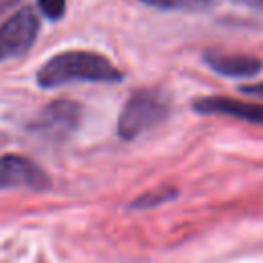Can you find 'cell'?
I'll list each match as a JSON object with an SVG mask.
<instances>
[{"label": "cell", "instance_id": "cell-1", "mask_svg": "<svg viewBox=\"0 0 263 263\" xmlns=\"http://www.w3.org/2000/svg\"><path fill=\"white\" fill-rule=\"evenodd\" d=\"M123 74L101 53L70 49L49 58L37 72L41 88H55L72 82H119Z\"/></svg>", "mask_w": 263, "mask_h": 263}, {"label": "cell", "instance_id": "cell-2", "mask_svg": "<svg viewBox=\"0 0 263 263\" xmlns=\"http://www.w3.org/2000/svg\"><path fill=\"white\" fill-rule=\"evenodd\" d=\"M168 115V99L158 88H140L123 105L117 119V134L123 140H134L150 127L158 125Z\"/></svg>", "mask_w": 263, "mask_h": 263}, {"label": "cell", "instance_id": "cell-3", "mask_svg": "<svg viewBox=\"0 0 263 263\" xmlns=\"http://www.w3.org/2000/svg\"><path fill=\"white\" fill-rule=\"evenodd\" d=\"M39 33V18L33 8H18L0 25V55L2 60L25 55Z\"/></svg>", "mask_w": 263, "mask_h": 263}, {"label": "cell", "instance_id": "cell-4", "mask_svg": "<svg viewBox=\"0 0 263 263\" xmlns=\"http://www.w3.org/2000/svg\"><path fill=\"white\" fill-rule=\"evenodd\" d=\"M47 185H49V177L33 160L18 154L0 156V189H12V187L45 189Z\"/></svg>", "mask_w": 263, "mask_h": 263}, {"label": "cell", "instance_id": "cell-5", "mask_svg": "<svg viewBox=\"0 0 263 263\" xmlns=\"http://www.w3.org/2000/svg\"><path fill=\"white\" fill-rule=\"evenodd\" d=\"M193 109L201 115H226L247 123L263 125V103H249L230 97H201L193 103Z\"/></svg>", "mask_w": 263, "mask_h": 263}, {"label": "cell", "instance_id": "cell-6", "mask_svg": "<svg viewBox=\"0 0 263 263\" xmlns=\"http://www.w3.org/2000/svg\"><path fill=\"white\" fill-rule=\"evenodd\" d=\"M203 62L210 70L228 78H251L263 70V62L257 55H249V53L205 51Z\"/></svg>", "mask_w": 263, "mask_h": 263}, {"label": "cell", "instance_id": "cell-7", "mask_svg": "<svg viewBox=\"0 0 263 263\" xmlns=\"http://www.w3.org/2000/svg\"><path fill=\"white\" fill-rule=\"evenodd\" d=\"M80 121V105L74 101H53L49 103L33 123V129L43 134H68Z\"/></svg>", "mask_w": 263, "mask_h": 263}, {"label": "cell", "instance_id": "cell-8", "mask_svg": "<svg viewBox=\"0 0 263 263\" xmlns=\"http://www.w3.org/2000/svg\"><path fill=\"white\" fill-rule=\"evenodd\" d=\"M158 10H183V12H201L214 6V0H140Z\"/></svg>", "mask_w": 263, "mask_h": 263}, {"label": "cell", "instance_id": "cell-9", "mask_svg": "<svg viewBox=\"0 0 263 263\" xmlns=\"http://www.w3.org/2000/svg\"><path fill=\"white\" fill-rule=\"evenodd\" d=\"M177 195V189H168V187H162L158 191H150V193H144L140 195V199L134 203V208H150V205H156V203H162V201H168Z\"/></svg>", "mask_w": 263, "mask_h": 263}, {"label": "cell", "instance_id": "cell-10", "mask_svg": "<svg viewBox=\"0 0 263 263\" xmlns=\"http://www.w3.org/2000/svg\"><path fill=\"white\" fill-rule=\"evenodd\" d=\"M37 4L49 21H60L66 14V0H37Z\"/></svg>", "mask_w": 263, "mask_h": 263}, {"label": "cell", "instance_id": "cell-11", "mask_svg": "<svg viewBox=\"0 0 263 263\" xmlns=\"http://www.w3.org/2000/svg\"><path fill=\"white\" fill-rule=\"evenodd\" d=\"M240 90L245 95H253V97H261L263 99V82H255V84H242Z\"/></svg>", "mask_w": 263, "mask_h": 263}, {"label": "cell", "instance_id": "cell-12", "mask_svg": "<svg viewBox=\"0 0 263 263\" xmlns=\"http://www.w3.org/2000/svg\"><path fill=\"white\" fill-rule=\"evenodd\" d=\"M21 2H23V0H0V14L8 12L10 8H16Z\"/></svg>", "mask_w": 263, "mask_h": 263}, {"label": "cell", "instance_id": "cell-13", "mask_svg": "<svg viewBox=\"0 0 263 263\" xmlns=\"http://www.w3.org/2000/svg\"><path fill=\"white\" fill-rule=\"evenodd\" d=\"M234 2H242V4H247V6H251V8L263 10V0H234Z\"/></svg>", "mask_w": 263, "mask_h": 263}, {"label": "cell", "instance_id": "cell-14", "mask_svg": "<svg viewBox=\"0 0 263 263\" xmlns=\"http://www.w3.org/2000/svg\"><path fill=\"white\" fill-rule=\"evenodd\" d=\"M0 62H2V55H0Z\"/></svg>", "mask_w": 263, "mask_h": 263}]
</instances>
